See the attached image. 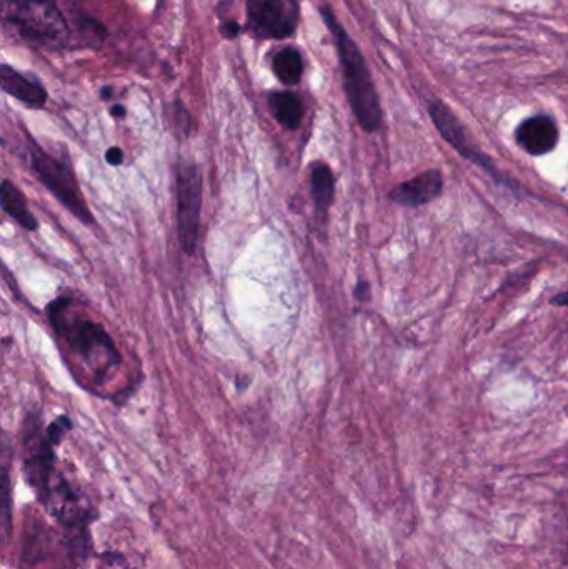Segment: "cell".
Wrapping results in <instances>:
<instances>
[{
    "label": "cell",
    "instance_id": "7",
    "mask_svg": "<svg viewBox=\"0 0 568 569\" xmlns=\"http://www.w3.org/2000/svg\"><path fill=\"white\" fill-rule=\"evenodd\" d=\"M430 119L434 122L435 127L439 130L440 135L444 137L447 144L452 145L457 152H459L464 159L474 162V164L484 167V169H489L492 172V167H490V162L487 157H485L480 150L474 149L472 145L469 144L467 140V135H465L462 125H460L457 115L450 110L449 105H445L442 100H434L432 104L429 105Z\"/></svg>",
    "mask_w": 568,
    "mask_h": 569
},
{
    "label": "cell",
    "instance_id": "11",
    "mask_svg": "<svg viewBox=\"0 0 568 569\" xmlns=\"http://www.w3.org/2000/svg\"><path fill=\"white\" fill-rule=\"evenodd\" d=\"M310 187L315 208L322 220L329 215L330 207L335 198V177L329 165L324 162H314L310 167Z\"/></svg>",
    "mask_w": 568,
    "mask_h": 569
},
{
    "label": "cell",
    "instance_id": "19",
    "mask_svg": "<svg viewBox=\"0 0 568 569\" xmlns=\"http://www.w3.org/2000/svg\"><path fill=\"white\" fill-rule=\"evenodd\" d=\"M354 295L359 302H369L370 295H372V292H370L369 282H364V280H362V282L357 283Z\"/></svg>",
    "mask_w": 568,
    "mask_h": 569
},
{
    "label": "cell",
    "instance_id": "1",
    "mask_svg": "<svg viewBox=\"0 0 568 569\" xmlns=\"http://www.w3.org/2000/svg\"><path fill=\"white\" fill-rule=\"evenodd\" d=\"M320 15L337 45L340 67L344 75L345 95L349 100L350 109L365 132L370 134L377 132L382 125V107L369 65L365 62L359 45L350 39L349 34L335 17L334 10L324 5L320 9Z\"/></svg>",
    "mask_w": 568,
    "mask_h": 569
},
{
    "label": "cell",
    "instance_id": "8",
    "mask_svg": "<svg viewBox=\"0 0 568 569\" xmlns=\"http://www.w3.org/2000/svg\"><path fill=\"white\" fill-rule=\"evenodd\" d=\"M515 140L527 154L534 157L547 155L557 147L559 127L549 115H534L517 127Z\"/></svg>",
    "mask_w": 568,
    "mask_h": 569
},
{
    "label": "cell",
    "instance_id": "17",
    "mask_svg": "<svg viewBox=\"0 0 568 569\" xmlns=\"http://www.w3.org/2000/svg\"><path fill=\"white\" fill-rule=\"evenodd\" d=\"M220 32H222L225 39H235L242 32V27H240L239 22L229 20V22H224V24L220 25Z\"/></svg>",
    "mask_w": 568,
    "mask_h": 569
},
{
    "label": "cell",
    "instance_id": "9",
    "mask_svg": "<svg viewBox=\"0 0 568 569\" xmlns=\"http://www.w3.org/2000/svg\"><path fill=\"white\" fill-rule=\"evenodd\" d=\"M444 190V179L439 170H427L412 180H407L390 192V200L404 207H420L434 202Z\"/></svg>",
    "mask_w": 568,
    "mask_h": 569
},
{
    "label": "cell",
    "instance_id": "10",
    "mask_svg": "<svg viewBox=\"0 0 568 569\" xmlns=\"http://www.w3.org/2000/svg\"><path fill=\"white\" fill-rule=\"evenodd\" d=\"M0 85L5 94L19 100L29 109H42L47 102V90L37 80L27 79L25 75L4 64L0 67Z\"/></svg>",
    "mask_w": 568,
    "mask_h": 569
},
{
    "label": "cell",
    "instance_id": "5",
    "mask_svg": "<svg viewBox=\"0 0 568 569\" xmlns=\"http://www.w3.org/2000/svg\"><path fill=\"white\" fill-rule=\"evenodd\" d=\"M177 198V232L185 255H194L199 245L200 213H202V175L195 164L175 167Z\"/></svg>",
    "mask_w": 568,
    "mask_h": 569
},
{
    "label": "cell",
    "instance_id": "12",
    "mask_svg": "<svg viewBox=\"0 0 568 569\" xmlns=\"http://www.w3.org/2000/svg\"><path fill=\"white\" fill-rule=\"evenodd\" d=\"M0 203H2L4 212L9 217L14 218L20 227L29 230V232H35L39 228L37 218L32 215L29 207H27L24 193L20 192L19 187L12 184L10 180L5 179L0 185Z\"/></svg>",
    "mask_w": 568,
    "mask_h": 569
},
{
    "label": "cell",
    "instance_id": "13",
    "mask_svg": "<svg viewBox=\"0 0 568 569\" xmlns=\"http://www.w3.org/2000/svg\"><path fill=\"white\" fill-rule=\"evenodd\" d=\"M269 107L275 120L289 130L299 129L304 119V104L292 92H270Z\"/></svg>",
    "mask_w": 568,
    "mask_h": 569
},
{
    "label": "cell",
    "instance_id": "3",
    "mask_svg": "<svg viewBox=\"0 0 568 569\" xmlns=\"http://www.w3.org/2000/svg\"><path fill=\"white\" fill-rule=\"evenodd\" d=\"M4 17L25 39L57 45L69 37V24L54 0H2Z\"/></svg>",
    "mask_w": 568,
    "mask_h": 569
},
{
    "label": "cell",
    "instance_id": "2",
    "mask_svg": "<svg viewBox=\"0 0 568 569\" xmlns=\"http://www.w3.org/2000/svg\"><path fill=\"white\" fill-rule=\"evenodd\" d=\"M69 305V297H60L47 307L45 313L55 335L64 338L70 350L77 353L85 363H89L90 367H94L92 363L102 358L109 363L110 368L120 365L122 357L107 330L89 318H67Z\"/></svg>",
    "mask_w": 568,
    "mask_h": 569
},
{
    "label": "cell",
    "instance_id": "6",
    "mask_svg": "<svg viewBox=\"0 0 568 569\" xmlns=\"http://www.w3.org/2000/svg\"><path fill=\"white\" fill-rule=\"evenodd\" d=\"M250 29L260 39H287L299 24L297 0H245Z\"/></svg>",
    "mask_w": 568,
    "mask_h": 569
},
{
    "label": "cell",
    "instance_id": "15",
    "mask_svg": "<svg viewBox=\"0 0 568 569\" xmlns=\"http://www.w3.org/2000/svg\"><path fill=\"white\" fill-rule=\"evenodd\" d=\"M72 420H70L69 416H59L54 423H50L49 428L45 430V436H47V440L52 443V445L57 446L59 445L62 438H64L70 430H72Z\"/></svg>",
    "mask_w": 568,
    "mask_h": 569
},
{
    "label": "cell",
    "instance_id": "18",
    "mask_svg": "<svg viewBox=\"0 0 568 569\" xmlns=\"http://www.w3.org/2000/svg\"><path fill=\"white\" fill-rule=\"evenodd\" d=\"M105 160L107 164L112 165V167H119L122 162H124V152L119 147H110L105 154Z\"/></svg>",
    "mask_w": 568,
    "mask_h": 569
},
{
    "label": "cell",
    "instance_id": "14",
    "mask_svg": "<svg viewBox=\"0 0 568 569\" xmlns=\"http://www.w3.org/2000/svg\"><path fill=\"white\" fill-rule=\"evenodd\" d=\"M272 69L277 79L285 85L299 84L304 74V59L295 47H284L275 54Z\"/></svg>",
    "mask_w": 568,
    "mask_h": 569
},
{
    "label": "cell",
    "instance_id": "22",
    "mask_svg": "<svg viewBox=\"0 0 568 569\" xmlns=\"http://www.w3.org/2000/svg\"><path fill=\"white\" fill-rule=\"evenodd\" d=\"M112 87H104V89L100 90V97L102 99H110L112 97Z\"/></svg>",
    "mask_w": 568,
    "mask_h": 569
},
{
    "label": "cell",
    "instance_id": "20",
    "mask_svg": "<svg viewBox=\"0 0 568 569\" xmlns=\"http://www.w3.org/2000/svg\"><path fill=\"white\" fill-rule=\"evenodd\" d=\"M552 305L555 307H568V292L559 293L552 298Z\"/></svg>",
    "mask_w": 568,
    "mask_h": 569
},
{
    "label": "cell",
    "instance_id": "16",
    "mask_svg": "<svg viewBox=\"0 0 568 569\" xmlns=\"http://www.w3.org/2000/svg\"><path fill=\"white\" fill-rule=\"evenodd\" d=\"M175 129L182 135H189L190 119L189 112L185 110L184 104L177 100L174 104Z\"/></svg>",
    "mask_w": 568,
    "mask_h": 569
},
{
    "label": "cell",
    "instance_id": "4",
    "mask_svg": "<svg viewBox=\"0 0 568 569\" xmlns=\"http://www.w3.org/2000/svg\"><path fill=\"white\" fill-rule=\"evenodd\" d=\"M30 167L35 177L45 189L49 190L77 220L92 225L94 215L85 202L79 182L75 179L74 170L67 160L55 159L45 150L32 144L30 149Z\"/></svg>",
    "mask_w": 568,
    "mask_h": 569
},
{
    "label": "cell",
    "instance_id": "21",
    "mask_svg": "<svg viewBox=\"0 0 568 569\" xmlns=\"http://www.w3.org/2000/svg\"><path fill=\"white\" fill-rule=\"evenodd\" d=\"M125 114H127V110H125L124 105H112V109H110V115H112V117H115V119H124Z\"/></svg>",
    "mask_w": 568,
    "mask_h": 569
}]
</instances>
